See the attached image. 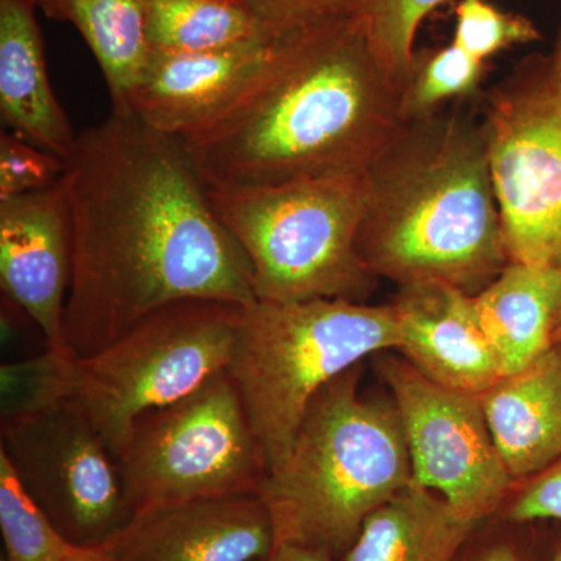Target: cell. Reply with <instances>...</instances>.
I'll return each mask as SVG.
<instances>
[{"mask_svg":"<svg viewBox=\"0 0 561 561\" xmlns=\"http://www.w3.org/2000/svg\"><path fill=\"white\" fill-rule=\"evenodd\" d=\"M65 184L72 228L65 337L73 357L99 353L172 302L256 301L249 261L183 139L111 111L77 133Z\"/></svg>","mask_w":561,"mask_h":561,"instance_id":"cell-1","label":"cell"},{"mask_svg":"<svg viewBox=\"0 0 561 561\" xmlns=\"http://www.w3.org/2000/svg\"><path fill=\"white\" fill-rule=\"evenodd\" d=\"M400 101L356 13L276 41L245 98L183 142L213 191L364 175L404 124Z\"/></svg>","mask_w":561,"mask_h":561,"instance_id":"cell-2","label":"cell"},{"mask_svg":"<svg viewBox=\"0 0 561 561\" xmlns=\"http://www.w3.org/2000/svg\"><path fill=\"white\" fill-rule=\"evenodd\" d=\"M364 183L357 250L378 278L476 295L511 262L482 119L443 108L405 122Z\"/></svg>","mask_w":561,"mask_h":561,"instance_id":"cell-3","label":"cell"},{"mask_svg":"<svg viewBox=\"0 0 561 561\" xmlns=\"http://www.w3.org/2000/svg\"><path fill=\"white\" fill-rule=\"evenodd\" d=\"M362 364L312 398L283 467L257 496L276 545L341 559L373 512L412 483V465L393 400L360 389Z\"/></svg>","mask_w":561,"mask_h":561,"instance_id":"cell-4","label":"cell"},{"mask_svg":"<svg viewBox=\"0 0 561 561\" xmlns=\"http://www.w3.org/2000/svg\"><path fill=\"white\" fill-rule=\"evenodd\" d=\"M398 346L400 328L390 305L328 298L247 305L227 373L268 474L289 457L306 409L328 382Z\"/></svg>","mask_w":561,"mask_h":561,"instance_id":"cell-5","label":"cell"},{"mask_svg":"<svg viewBox=\"0 0 561 561\" xmlns=\"http://www.w3.org/2000/svg\"><path fill=\"white\" fill-rule=\"evenodd\" d=\"M209 198L249 261L256 300L365 302L378 286L357 250L364 175L209 190Z\"/></svg>","mask_w":561,"mask_h":561,"instance_id":"cell-6","label":"cell"},{"mask_svg":"<svg viewBox=\"0 0 561 561\" xmlns=\"http://www.w3.org/2000/svg\"><path fill=\"white\" fill-rule=\"evenodd\" d=\"M243 308L194 298L158 309L99 353L68 357L62 400L88 416L116 460L140 416L227 371Z\"/></svg>","mask_w":561,"mask_h":561,"instance_id":"cell-7","label":"cell"},{"mask_svg":"<svg viewBox=\"0 0 561 561\" xmlns=\"http://www.w3.org/2000/svg\"><path fill=\"white\" fill-rule=\"evenodd\" d=\"M116 463L131 513L168 502L260 494L268 474L227 371L140 416Z\"/></svg>","mask_w":561,"mask_h":561,"instance_id":"cell-8","label":"cell"},{"mask_svg":"<svg viewBox=\"0 0 561 561\" xmlns=\"http://www.w3.org/2000/svg\"><path fill=\"white\" fill-rule=\"evenodd\" d=\"M482 116L491 179L513 262L561 271V68L524 58L490 91Z\"/></svg>","mask_w":561,"mask_h":561,"instance_id":"cell-9","label":"cell"},{"mask_svg":"<svg viewBox=\"0 0 561 561\" xmlns=\"http://www.w3.org/2000/svg\"><path fill=\"white\" fill-rule=\"evenodd\" d=\"M0 453L77 548H103L131 518L116 460L70 401L2 416Z\"/></svg>","mask_w":561,"mask_h":561,"instance_id":"cell-10","label":"cell"},{"mask_svg":"<svg viewBox=\"0 0 561 561\" xmlns=\"http://www.w3.org/2000/svg\"><path fill=\"white\" fill-rule=\"evenodd\" d=\"M379 373L400 413L412 482L440 494L470 522L500 515L516 481L497 451L481 397L438 386L405 359L386 357Z\"/></svg>","mask_w":561,"mask_h":561,"instance_id":"cell-11","label":"cell"},{"mask_svg":"<svg viewBox=\"0 0 561 561\" xmlns=\"http://www.w3.org/2000/svg\"><path fill=\"white\" fill-rule=\"evenodd\" d=\"M72 276V228L65 175L47 190L0 202V286L43 332L47 350L72 356L65 311Z\"/></svg>","mask_w":561,"mask_h":561,"instance_id":"cell-12","label":"cell"},{"mask_svg":"<svg viewBox=\"0 0 561 561\" xmlns=\"http://www.w3.org/2000/svg\"><path fill=\"white\" fill-rule=\"evenodd\" d=\"M275 43L256 39L219 50H150L125 114L153 130L191 138L245 98L267 68Z\"/></svg>","mask_w":561,"mask_h":561,"instance_id":"cell-13","label":"cell"},{"mask_svg":"<svg viewBox=\"0 0 561 561\" xmlns=\"http://www.w3.org/2000/svg\"><path fill=\"white\" fill-rule=\"evenodd\" d=\"M103 548L114 561H257L275 531L257 494L205 497L140 507Z\"/></svg>","mask_w":561,"mask_h":561,"instance_id":"cell-14","label":"cell"},{"mask_svg":"<svg viewBox=\"0 0 561 561\" xmlns=\"http://www.w3.org/2000/svg\"><path fill=\"white\" fill-rule=\"evenodd\" d=\"M471 297L446 284H413L390 306L402 359L438 386L482 397L502 375Z\"/></svg>","mask_w":561,"mask_h":561,"instance_id":"cell-15","label":"cell"},{"mask_svg":"<svg viewBox=\"0 0 561 561\" xmlns=\"http://www.w3.org/2000/svg\"><path fill=\"white\" fill-rule=\"evenodd\" d=\"M35 0H0V121L68 160L77 133L51 90Z\"/></svg>","mask_w":561,"mask_h":561,"instance_id":"cell-16","label":"cell"},{"mask_svg":"<svg viewBox=\"0 0 561 561\" xmlns=\"http://www.w3.org/2000/svg\"><path fill=\"white\" fill-rule=\"evenodd\" d=\"M481 401L497 451L516 482L561 459V343L524 370L502 376Z\"/></svg>","mask_w":561,"mask_h":561,"instance_id":"cell-17","label":"cell"},{"mask_svg":"<svg viewBox=\"0 0 561 561\" xmlns=\"http://www.w3.org/2000/svg\"><path fill=\"white\" fill-rule=\"evenodd\" d=\"M471 298L502 376L524 370L556 345L560 268L511 261Z\"/></svg>","mask_w":561,"mask_h":561,"instance_id":"cell-18","label":"cell"},{"mask_svg":"<svg viewBox=\"0 0 561 561\" xmlns=\"http://www.w3.org/2000/svg\"><path fill=\"white\" fill-rule=\"evenodd\" d=\"M479 527L412 482L368 516L339 561H460Z\"/></svg>","mask_w":561,"mask_h":561,"instance_id":"cell-19","label":"cell"},{"mask_svg":"<svg viewBox=\"0 0 561 561\" xmlns=\"http://www.w3.org/2000/svg\"><path fill=\"white\" fill-rule=\"evenodd\" d=\"M51 20L69 22L98 60L113 113L125 114L128 99L150 55V0H35Z\"/></svg>","mask_w":561,"mask_h":561,"instance_id":"cell-20","label":"cell"},{"mask_svg":"<svg viewBox=\"0 0 561 561\" xmlns=\"http://www.w3.org/2000/svg\"><path fill=\"white\" fill-rule=\"evenodd\" d=\"M147 38L151 50L228 49L265 38L239 0H150Z\"/></svg>","mask_w":561,"mask_h":561,"instance_id":"cell-21","label":"cell"},{"mask_svg":"<svg viewBox=\"0 0 561 561\" xmlns=\"http://www.w3.org/2000/svg\"><path fill=\"white\" fill-rule=\"evenodd\" d=\"M486 69V61L471 57L454 43L416 50L401 83L402 122L431 116L448 102L478 94Z\"/></svg>","mask_w":561,"mask_h":561,"instance_id":"cell-22","label":"cell"},{"mask_svg":"<svg viewBox=\"0 0 561 561\" xmlns=\"http://www.w3.org/2000/svg\"><path fill=\"white\" fill-rule=\"evenodd\" d=\"M0 530L3 561H62L77 551L24 489L0 453Z\"/></svg>","mask_w":561,"mask_h":561,"instance_id":"cell-23","label":"cell"},{"mask_svg":"<svg viewBox=\"0 0 561 561\" xmlns=\"http://www.w3.org/2000/svg\"><path fill=\"white\" fill-rule=\"evenodd\" d=\"M446 0H365L359 14L376 54L402 83L415 55L416 33Z\"/></svg>","mask_w":561,"mask_h":561,"instance_id":"cell-24","label":"cell"},{"mask_svg":"<svg viewBox=\"0 0 561 561\" xmlns=\"http://www.w3.org/2000/svg\"><path fill=\"white\" fill-rule=\"evenodd\" d=\"M541 39L534 22L523 14L497 9L490 0H460L453 43L471 57L489 61L502 50Z\"/></svg>","mask_w":561,"mask_h":561,"instance_id":"cell-25","label":"cell"},{"mask_svg":"<svg viewBox=\"0 0 561 561\" xmlns=\"http://www.w3.org/2000/svg\"><path fill=\"white\" fill-rule=\"evenodd\" d=\"M265 38L280 41L359 13L365 0H239Z\"/></svg>","mask_w":561,"mask_h":561,"instance_id":"cell-26","label":"cell"},{"mask_svg":"<svg viewBox=\"0 0 561 561\" xmlns=\"http://www.w3.org/2000/svg\"><path fill=\"white\" fill-rule=\"evenodd\" d=\"M66 161L11 131L0 135V202L54 186Z\"/></svg>","mask_w":561,"mask_h":561,"instance_id":"cell-27","label":"cell"},{"mask_svg":"<svg viewBox=\"0 0 561 561\" xmlns=\"http://www.w3.org/2000/svg\"><path fill=\"white\" fill-rule=\"evenodd\" d=\"M500 515L504 522L515 524L561 523V459L527 479L522 489L508 496Z\"/></svg>","mask_w":561,"mask_h":561,"instance_id":"cell-28","label":"cell"},{"mask_svg":"<svg viewBox=\"0 0 561 561\" xmlns=\"http://www.w3.org/2000/svg\"><path fill=\"white\" fill-rule=\"evenodd\" d=\"M511 527L512 524L507 523V529L490 531L485 537L479 538L471 549L467 545L460 561H537L531 559L519 538L511 531ZM541 561H546V557Z\"/></svg>","mask_w":561,"mask_h":561,"instance_id":"cell-29","label":"cell"},{"mask_svg":"<svg viewBox=\"0 0 561 561\" xmlns=\"http://www.w3.org/2000/svg\"><path fill=\"white\" fill-rule=\"evenodd\" d=\"M257 561H339L328 552L298 545H276L267 557Z\"/></svg>","mask_w":561,"mask_h":561,"instance_id":"cell-30","label":"cell"},{"mask_svg":"<svg viewBox=\"0 0 561 561\" xmlns=\"http://www.w3.org/2000/svg\"><path fill=\"white\" fill-rule=\"evenodd\" d=\"M62 561H114L105 548H79Z\"/></svg>","mask_w":561,"mask_h":561,"instance_id":"cell-31","label":"cell"},{"mask_svg":"<svg viewBox=\"0 0 561 561\" xmlns=\"http://www.w3.org/2000/svg\"><path fill=\"white\" fill-rule=\"evenodd\" d=\"M546 561H561V540L553 545L551 551L546 556Z\"/></svg>","mask_w":561,"mask_h":561,"instance_id":"cell-32","label":"cell"},{"mask_svg":"<svg viewBox=\"0 0 561 561\" xmlns=\"http://www.w3.org/2000/svg\"><path fill=\"white\" fill-rule=\"evenodd\" d=\"M553 343H561V298L559 312H557L556 331H553Z\"/></svg>","mask_w":561,"mask_h":561,"instance_id":"cell-33","label":"cell"},{"mask_svg":"<svg viewBox=\"0 0 561 561\" xmlns=\"http://www.w3.org/2000/svg\"><path fill=\"white\" fill-rule=\"evenodd\" d=\"M553 58H556V61L559 62L561 68V25L559 31V36H557V43H556V49L552 51Z\"/></svg>","mask_w":561,"mask_h":561,"instance_id":"cell-34","label":"cell"}]
</instances>
